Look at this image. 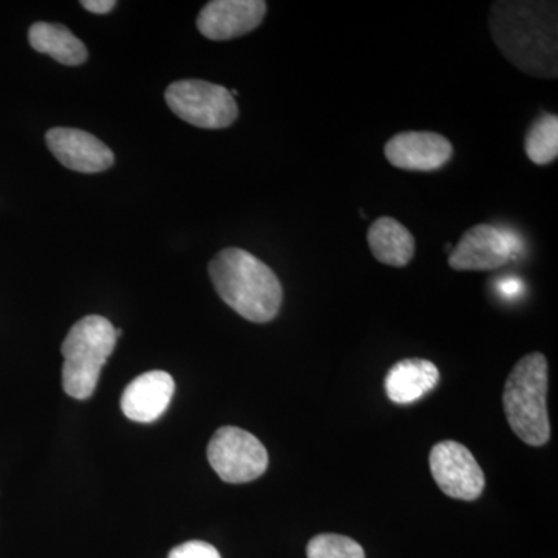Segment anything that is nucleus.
I'll return each mask as SVG.
<instances>
[{
  "instance_id": "f257e3e1",
  "label": "nucleus",
  "mask_w": 558,
  "mask_h": 558,
  "mask_svg": "<svg viewBox=\"0 0 558 558\" xmlns=\"http://www.w3.org/2000/svg\"><path fill=\"white\" fill-rule=\"evenodd\" d=\"M488 28L510 64L535 78H557V2L498 0L492 3Z\"/></svg>"
},
{
  "instance_id": "f03ea898",
  "label": "nucleus",
  "mask_w": 558,
  "mask_h": 558,
  "mask_svg": "<svg viewBox=\"0 0 558 558\" xmlns=\"http://www.w3.org/2000/svg\"><path fill=\"white\" fill-rule=\"evenodd\" d=\"M209 278L227 306L252 323H269L282 304V286L275 271L242 248L219 252L208 266Z\"/></svg>"
},
{
  "instance_id": "7ed1b4c3",
  "label": "nucleus",
  "mask_w": 558,
  "mask_h": 558,
  "mask_svg": "<svg viewBox=\"0 0 558 558\" xmlns=\"http://www.w3.org/2000/svg\"><path fill=\"white\" fill-rule=\"evenodd\" d=\"M548 360L532 352L513 366L502 391V407L512 432L524 444L542 447L550 439Z\"/></svg>"
},
{
  "instance_id": "20e7f679",
  "label": "nucleus",
  "mask_w": 558,
  "mask_h": 558,
  "mask_svg": "<svg viewBox=\"0 0 558 558\" xmlns=\"http://www.w3.org/2000/svg\"><path fill=\"white\" fill-rule=\"evenodd\" d=\"M117 340L112 323L100 315H87L72 326L61 347L62 388L70 398L86 400L94 396Z\"/></svg>"
},
{
  "instance_id": "39448f33",
  "label": "nucleus",
  "mask_w": 558,
  "mask_h": 558,
  "mask_svg": "<svg viewBox=\"0 0 558 558\" xmlns=\"http://www.w3.org/2000/svg\"><path fill=\"white\" fill-rule=\"evenodd\" d=\"M165 100L179 119L202 130H226L240 116L230 90L208 81H175L165 92Z\"/></svg>"
},
{
  "instance_id": "423d86ee",
  "label": "nucleus",
  "mask_w": 558,
  "mask_h": 558,
  "mask_svg": "<svg viewBox=\"0 0 558 558\" xmlns=\"http://www.w3.org/2000/svg\"><path fill=\"white\" fill-rule=\"evenodd\" d=\"M209 465L223 483L245 484L258 480L269 468V453L252 433L220 427L209 440Z\"/></svg>"
},
{
  "instance_id": "0eeeda50",
  "label": "nucleus",
  "mask_w": 558,
  "mask_h": 558,
  "mask_svg": "<svg viewBox=\"0 0 558 558\" xmlns=\"http://www.w3.org/2000/svg\"><path fill=\"white\" fill-rule=\"evenodd\" d=\"M433 478L447 497L475 501L483 495L486 476L472 451L457 440H442L429 451Z\"/></svg>"
},
{
  "instance_id": "6e6552de",
  "label": "nucleus",
  "mask_w": 558,
  "mask_h": 558,
  "mask_svg": "<svg viewBox=\"0 0 558 558\" xmlns=\"http://www.w3.org/2000/svg\"><path fill=\"white\" fill-rule=\"evenodd\" d=\"M512 240L488 223L470 227L450 252L449 264L458 271H488L506 266L515 255Z\"/></svg>"
},
{
  "instance_id": "1a4fd4ad",
  "label": "nucleus",
  "mask_w": 558,
  "mask_h": 558,
  "mask_svg": "<svg viewBox=\"0 0 558 558\" xmlns=\"http://www.w3.org/2000/svg\"><path fill=\"white\" fill-rule=\"evenodd\" d=\"M453 153L450 140L438 132H400L385 145L389 163L405 171H438L449 163Z\"/></svg>"
},
{
  "instance_id": "9d476101",
  "label": "nucleus",
  "mask_w": 558,
  "mask_h": 558,
  "mask_svg": "<svg viewBox=\"0 0 558 558\" xmlns=\"http://www.w3.org/2000/svg\"><path fill=\"white\" fill-rule=\"evenodd\" d=\"M266 13L263 0H213L201 10L197 28L211 40L240 38L258 28Z\"/></svg>"
},
{
  "instance_id": "9b49d317",
  "label": "nucleus",
  "mask_w": 558,
  "mask_h": 558,
  "mask_svg": "<svg viewBox=\"0 0 558 558\" xmlns=\"http://www.w3.org/2000/svg\"><path fill=\"white\" fill-rule=\"evenodd\" d=\"M47 146L61 165L72 171L101 172L112 167V150L89 132L54 128L46 135Z\"/></svg>"
},
{
  "instance_id": "f8f14e48",
  "label": "nucleus",
  "mask_w": 558,
  "mask_h": 558,
  "mask_svg": "<svg viewBox=\"0 0 558 558\" xmlns=\"http://www.w3.org/2000/svg\"><path fill=\"white\" fill-rule=\"evenodd\" d=\"M175 384L165 371H149L131 381L121 396L124 416L140 424H150L165 414L174 396Z\"/></svg>"
},
{
  "instance_id": "ddd939ff",
  "label": "nucleus",
  "mask_w": 558,
  "mask_h": 558,
  "mask_svg": "<svg viewBox=\"0 0 558 558\" xmlns=\"http://www.w3.org/2000/svg\"><path fill=\"white\" fill-rule=\"evenodd\" d=\"M439 379L438 366L429 360L403 359L389 368L385 389L389 400L399 405H409L438 387Z\"/></svg>"
},
{
  "instance_id": "4468645a",
  "label": "nucleus",
  "mask_w": 558,
  "mask_h": 558,
  "mask_svg": "<svg viewBox=\"0 0 558 558\" xmlns=\"http://www.w3.org/2000/svg\"><path fill=\"white\" fill-rule=\"evenodd\" d=\"M368 245L374 258L391 267L409 266L416 252V240L411 231L389 216L371 223Z\"/></svg>"
},
{
  "instance_id": "2eb2a0df",
  "label": "nucleus",
  "mask_w": 558,
  "mask_h": 558,
  "mask_svg": "<svg viewBox=\"0 0 558 558\" xmlns=\"http://www.w3.org/2000/svg\"><path fill=\"white\" fill-rule=\"evenodd\" d=\"M33 49L49 54L64 65H81L87 60V49L64 25L36 22L28 32Z\"/></svg>"
},
{
  "instance_id": "dca6fc26",
  "label": "nucleus",
  "mask_w": 558,
  "mask_h": 558,
  "mask_svg": "<svg viewBox=\"0 0 558 558\" xmlns=\"http://www.w3.org/2000/svg\"><path fill=\"white\" fill-rule=\"evenodd\" d=\"M524 150L532 163L545 167L558 157V117L556 113H542L531 124L524 137Z\"/></svg>"
},
{
  "instance_id": "f3484780",
  "label": "nucleus",
  "mask_w": 558,
  "mask_h": 558,
  "mask_svg": "<svg viewBox=\"0 0 558 558\" xmlns=\"http://www.w3.org/2000/svg\"><path fill=\"white\" fill-rule=\"evenodd\" d=\"M307 558H366L355 539L339 534H319L307 545Z\"/></svg>"
},
{
  "instance_id": "a211bd4d",
  "label": "nucleus",
  "mask_w": 558,
  "mask_h": 558,
  "mask_svg": "<svg viewBox=\"0 0 558 558\" xmlns=\"http://www.w3.org/2000/svg\"><path fill=\"white\" fill-rule=\"evenodd\" d=\"M168 558H220L219 550L209 543L193 539V542L183 543V545L175 546L171 550Z\"/></svg>"
},
{
  "instance_id": "6ab92c4d",
  "label": "nucleus",
  "mask_w": 558,
  "mask_h": 558,
  "mask_svg": "<svg viewBox=\"0 0 558 558\" xmlns=\"http://www.w3.org/2000/svg\"><path fill=\"white\" fill-rule=\"evenodd\" d=\"M81 5L90 13L106 14L116 9L117 2H113V0H83Z\"/></svg>"
},
{
  "instance_id": "aec40b11",
  "label": "nucleus",
  "mask_w": 558,
  "mask_h": 558,
  "mask_svg": "<svg viewBox=\"0 0 558 558\" xmlns=\"http://www.w3.org/2000/svg\"><path fill=\"white\" fill-rule=\"evenodd\" d=\"M499 289H501V292L505 293V295L515 296L517 293L521 292L523 286H521L519 279H508V281L501 282Z\"/></svg>"
}]
</instances>
